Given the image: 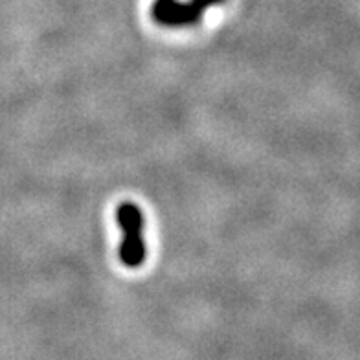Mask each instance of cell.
<instances>
[{
	"label": "cell",
	"instance_id": "7a4b0ae2",
	"mask_svg": "<svg viewBox=\"0 0 360 360\" xmlns=\"http://www.w3.org/2000/svg\"><path fill=\"white\" fill-rule=\"evenodd\" d=\"M224 0H155L151 8V17L162 26H193L206 11L208 6L221 4Z\"/></svg>",
	"mask_w": 360,
	"mask_h": 360
},
{
	"label": "cell",
	"instance_id": "6da1fadb",
	"mask_svg": "<svg viewBox=\"0 0 360 360\" xmlns=\"http://www.w3.org/2000/svg\"><path fill=\"white\" fill-rule=\"evenodd\" d=\"M116 219L124 233V239L120 245V259L129 269H138L146 261L142 210L133 202L120 204L116 210Z\"/></svg>",
	"mask_w": 360,
	"mask_h": 360
}]
</instances>
